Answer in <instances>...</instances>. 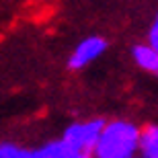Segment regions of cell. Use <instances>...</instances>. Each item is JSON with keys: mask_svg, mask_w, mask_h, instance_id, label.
Returning a JSON list of instances; mask_svg holds the SVG:
<instances>
[{"mask_svg": "<svg viewBox=\"0 0 158 158\" xmlns=\"http://www.w3.org/2000/svg\"><path fill=\"white\" fill-rule=\"evenodd\" d=\"M142 142V129L131 121H107L94 148L97 158H135Z\"/></svg>", "mask_w": 158, "mask_h": 158, "instance_id": "cell-1", "label": "cell"}, {"mask_svg": "<svg viewBox=\"0 0 158 158\" xmlns=\"http://www.w3.org/2000/svg\"><path fill=\"white\" fill-rule=\"evenodd\" d=\"M105 125H107L105 119H90L86 123H72L64 131L62 138L78 152L94 154V148L99 144V138L103 134Z\"/></svg>", "mask_w": 158, "mask_h": 158, "instance_id": "cell-2", "label": "cell"}, {"mask_svg": "<svg viewBox=\"0 0 158 158\" xmlns=\"http://www.w3.org/2000/svg\"><path fill=\"white\" fill-rule=\"evenodd\" d=\"M107 49V41L99 35H90L86 39H82L74 52L70 53V60H68V68L70 70H82L86 68L88 64H93L94 60H99Z\"/></svg>", "mask_w": 158, "mask_h": 158, "instance_id": "cell-3", "label": "cell"}, {"mask_svg": "<svg viewBox=\"0 0 158 158\" xmlns=\"http://www.w3.org/2000/svg\"><path fill=\"white\" fill-rule=\"evenodd\" d=\"M131 58H134V62L144 72H150V74H156L158 76V49L150 41H146V43H135L131 47Z\"/></svg>", "mask_w": 158, "mask_h": 158, "instance_id": "cell-4", "label": "cell"}, {"mask_svg": "<svg viewBox=\"0 0 158 158\" xmlns=\"http://www.w3.org/2000/svg\"><path fill=\"white\" fill-rule=\"evenodd\" d=\"M140 152L142 158H158V125H148L142 129Z\"/></svg>", "mask_w": 158, "mask_h": 158, "instance_id": "cell-5", "label": "cell"}, {"mask_svg": "<svg viewBox=\"0 0 158 158\" xmlns=\"http://www.w3.org/2000/svg\"><path fill=\"white\" fill-rule=\"evenodd\" d=\"M0 158H31V150L21 148L17 144H2L0 148Z\"/></svg>", "mask_w": 158, "mask_h": 158, "instance_id": "cell-6", "label": "cell"}, {"mask_svg": "<svg viewBox=\"0 0 158 158\" xmlns=\"http://www.w3.org/2000/svg\"><path fill=\"white\" fill-rule=\"evenodd\" d=\"M148 41L158 49V25H152V27H150V31H148Z\"/></svg>", "mask_w": 158, "mask_h": 158, "instance_id": "cell-7", "label": "cell"}, {"mask_svg": "<svg viewBox=\"0 0 158 158\" xmlns=\"http://www.w3.org/2000/svg\"><path fill=\"white\" fill-rule=\"evenodd\" d=\"M152 25H158V12H156V17H154V23Z\"/></svg>", "mask_w": 158, "mask_h": 158, "instance_id": "cell-8", "label": "cell"}, {"mask_svg": "<svg viewBox=\"0 0 158 158\" xmlns=\"http://www.w3.org/2000/svg\"><path fill=\"white\" fill-rule=\"evenodd\" d=\"M93 158H97V156H93Z\"/></svg>", "mask_w": 158, "mask_h": 158, "instance_id": "cell-9", "label": "cell"}]
</instances>
